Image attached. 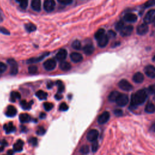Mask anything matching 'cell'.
Wrapping results in <instances>:
<instances>
[{
  "label": "cell",
  "instance_id": "6da1fadb",
  "mask_svg": "<svg viewBox=\"0 0 155 155\" xmlns=\"http://www.w3.org/2000/svg\"><path fill=\"white\" fill-rule=\"evenodd\" d=\"M147 91L145 89L140 90L135 93L133 94L131 97V102H130V108L132 109H136L137 105L144 104L147 98Z\"/></svg>",
  "mask_w": 155,
  "mask_h": 155
},
{
  "label": "cell",
  "instance_id": "7a4b0ae2",
  "mask_svg": "<svg viewBox=\"0 0 155 155\" xmlns=\"http://www.w3.org/2000/svg\"><path fill=\"white\" fill-rule=\"evenodd\" d=\"M7 63L10 66V74L15 76L18 72V66L17 62L13 59H9L7 60Z\"/></svg>",
  "mask_w": 155,
  "mask_h": 155
},
{
  "label": "cell",
  "instance_id": "3957f363",
  "mask_svg": "<svg viewBox=\"0 0 155 155\" xmlns=\"http://www.w3.org/2000/svg\"><path fill=\"white\" fill-rule=\"evenodd\" d=\"M155 21V10L151 9L146 13L144 18V21L145 24H149L154 22Z\"/></svg>",
  "mask_w": 155,
  "mask_h": 155
},
{
  "label": "cell",
  "instance_id": "277c9868",
  "mask_svg": "<svg viewBox=\"0 0 155 155\" xmlns=\"http://www.w3.org/2000/svg\"><path fill=\"white\" fill-rule=\"evenodd\" d=\"M119 88L124 91H130L133 89V86L126 79H122L118 83Z\"/></svg>",
  "mask_w": 155,
  "mask_h": 155
},
{
  "label": "cell",
  "instance_id": "5b68a950",
  "mask_svg": "<svg viewBox=\"0 0 155 155\" xmlns=\"http://www.w3.org/2000/svg\"><path fill=\"white\" fill-rule=\"evenodd\" d=\"M116 102L118 106L120 107H124L126 105L128 102V97L126 94H120L118 99L116 101Z\"/></svg>",
  "mask_w": 155,
  "mask_h": 155
},
{
  "label": "cell",
  "instance_id": "8992f818",
  "mask_svg": "<svg viewBox=\"0 0 155 155\" xmlns=\"http://www.w3.org/2000/svg\"><path fill=\"white\" fill-rule=\"evenodd\" d=\"M43 66L47 71H52L55 69L56 66V62L53 59H49L45 61L43 64Z\"/></svg>",
  "mask_w": 155,
  "mask_h": 155
},
{
  "label": "cell",
  "instance_id": "52a82bcc",
  "mask_svg": "<svg viewBox=\"0 0 155 155\" xmlns=\"http://www.w3.org/2000/svg\"><path fill=\"white\" fill-rule=\"evenodd\" d=\"M99 136V132L97 130L92 129L88 132L87 135V140L90 142H94L97 140Z\"/></svg>",
  "mask_w": 155,
  "mask_h": 155
},
{
  "label": "cell",
  "instance_id": "ba28073f",
  "mask_svg": "<svg viewBox=\"0 0 155 155\" xmlns=\"http://www.w3.org/2000/svg\"><path fill=\"white\" fill-rule=\"evenodd\" d=\"M55 7V0H46L44 4V8L48 12H52Z\"/></svg>",
  "mask_w": 155,
  "mask_h": 155
},
{
  "label": "cell",
  "instance_id": "9c48e42d",
  "mask_svg": "<svg viewBox=\"0 0 155 155\" xmlns=\"http://www.w3.org/2000/svg\"><path fill=\"white\" fill-rule=\"evenodd\" d=\"M145 75L150 78H155V67L152 65H148L144 69Z\"/></svg>",
  "mask_w": 155,
  "mask_h": 155
},
{
  "label": "cell",
  "instance_id": "30bf717a",
  "mask_svg": "<svg viewBox=\"0 0 155 155\" xmlns=\"http://www.w3.org/2000/svg\"><path fill=\"white\" fill-rule=\"evenodd\" d=\"M110 113L108 112H104L97 118V122L100 124H104L108 122L110 119Z\"/></svg>",
  "mask_w": 155,
  "mask_h": 155
},
{
  "label": "cell",
  "instance_id": "8fae6325",
  "mask_svg": "<svg viewBox=\"0 0 155 155\" xmlns=\"http://www.w3.org/2000/svg\"><path fill=\"white\" fill-rule=\"evenodd\" d=\"M137 34L140 35H144L149 32V27L147 24L144 23L138 26L136 29Z\"/></svg>",
  "mask_w": 155,
  "mask_h": 155
},
{
  "label": "cell",
  "instance_id": "7c38bea8",
  "mask_svg": "<svg viewBox=\"0 0 155 155\" xmlns=\"http://www.w3.org/2000/svg\"><path fill=\"white\" fill-rule=\"evenodd\" d=\"M133 31V27L132 26H124V28L120 31L121 35L122 36H128L132 34Z\"/></svg>",
  "mask_w": 155,
  "mask_h": 155
},
{
  "label": "cell",
  "instance_id": "4fadbf2b",
  "mask_svg": "<svg viewBox=\"0 0 155 155\" xmlns=\"http://www.w3.org/2000/svg\"><path fill=\"white\" fill-rule=\"evenodd\" d=\"M109 38L107 36V35L105 34L104 36L101 37L100 39H97V44L100 47H105L109 43Z\"/></svg>",
  "mask_w": 155,
  "mask_h": 155
},
{
  "label": "cell",
  "instance_id": "5bb4252c",
  "mask_svg": "<svg viewBox=\"0 0 155 155\" xmlns=\"http://www.w3.org/2000/svg\"><path fill=\"white\" fill-rule=\"evenodd\" d=\"M67 55V52L65 49H61L57 53L56 55V58L58 61L62 62L66 60Z\"/></svg>",
  "mask_w": 155,
  "mask_h": 155
},
{
  "label": "cell",
  "instance_id": "9a60e30c",
  "mask_svg": "<svg viewBox=\"0 0 155 155\" xmlns=\"http://www.w3.org/2000/svg\"><path fill=\"white\" fill-rule=\"evenodd\" d=\"M70 58L73 62H74L75 63L79 62L81 61H82L83 60V57L82 55L77 53V52H73L70 55Z\"/></svg>",
  "mask_w": 155,
  "mask_h": 155
},
{
  "label": "cell",
  "instance_id": "2e32d148",
  "mask_svg": "<svg viewBox=\"0 0 155 155\" xmlns=\"http://www.w3.org/2000/svg\"><path fill=\"white\" fill-rule=\"evenodd\" d=\"M124 19L125 21H126L127 22H135L137 21V17L136 15H135V13H126L124 17Z\"/></svg>",
  "mask_w": 155,
  "mask_h": 155
},
{
  "label": "cell",
  "instance_id": "e0dca14e",
  "mask_svg": "<svg viewBox=\"0 0 155 155\" xmlns=\"http://www.w3.org/2000/svg\"><path fill=\"white\" fill-rule=\"evenodd\" d=\"M17 110L13 105H9L7 108V111L6 112V115L9 117H13L17 115Z\"/></svg>",
  "mask_w": 155,
  "mask_h": 155
},
{
  "label": "cell",
  "instance_id": "ac0fdd59",
  "mask_svg": "<svg viewBox=\"0 0 155 155\" xmlns=\"http://www.w3.org/2000/svg\"><path fill=\"white\" fill-rule=\"evenodd\" d=\"M144 76L142 73L140 72L136 73L133 77V80L134 82L137 84L142 83L144 81Z\"/></svg>",
  "mask_w": 155,
  "mask_h": 155
},
{
  "label": "cell",
  "instance_id": "d6986e66",
  "mask_svg": "<svg viewBox=\"0 0 155 155\" xmlns=\"http://www.w3.org/2000/svg\"><path fill=\"white\" fill-rule=\"evenodd\" d=\"M83 50H84V52L86 55H90L93 53V52L95 50V48L92 44H86L84 47Z\"/></svg>",
  "mask_w": 155,
  "mask_h": 155
},
{
  "label": "cell",
  "instance_id": "ffe728a7",
  "mask_svg": "<svg viewBox=\"0 0 155 155\" xmlns=\"http://www.w3.org/2000/svg\"><path fill=\"white\" fill-rule=\"evenodd\" d=\"M24 142L22 140H18L13 145V149L15 151L20 152L23 150Z\"/></svg>",
  "mask_w": 155,
  "mask_h": 155
},
{
  "label": "cell",
  "instance_id": "44dd1931",
  "mask_svg": "<svg viewBox=\"0 0 155 155\" xmlns=\"http://www.w3.org/2000/svg\"><path fill=\"white\" fill-rule=\"evenodd\" d=\"M41 0H32L31 3L32 8L35 11L39 12L41 10Z\"/></svg>",
  "mask_w": 155,
  "mask_h": 155
},
{
  "label": "cell",
  "instance_id": "7402d4cb",
  "mask_svg": "<svg viewBox=\"0 0 155 155\" xmlns=\"http://www.w3.org/2000/svg\"><path fill=\"white\" fill-rule=\"evenodd\" d=\"M4 129L7 134H9L15 131V127L13 126L12 122H9L8 124H5L4 126Z\"/></svg>",
  "mask_w": 155,
  "mask_h": 155
},
{
  "label": "cell",
  "instance_id": "603a6c76",
  "mask_svg": "<svg viewBox=\"0 0 155 155\" xmlns=\"http://www.w3.org/2000/svg\"><path fill=\"white\" fill-rule=\"evenodd\" d=\"M19 119L21 123H26L31 120V118L27 113H22L19 116Z\"/></svg>",
  "mask_w": 155,
  "mask_h": 155
},
{
  "label": "cell",
  "instance_id": "cb8c5ba5",
  "mask_svg": "<svg viewBox=\"0 0 155 155\" xmlns=\"http://www.w3.org/2000/svg\"><path fill=\"white\" fill-rule=\"evenodd\" d=\"M120 94L121 93L117 91H113L109 96V100L111 102H116Z\"/></svg>",
  "mask_w": 155,
  "mask_h": 155
},
{
  "label": "cell",
  "instance_id": "d4e9b609",
  "mask_svg": "<svg viewBox=\"0 0 155 155\" xmlns=\"http://www.w3.org/2000/svg\"><path fill=\"white\" fill-rule=\"evenodd\" d=\"M145 111L147 113H153L155 112V105L152 102H149L146 105Z\"/></svg>",
  "mask_w": 155,
  "mask_h": 155
},
{
  "label": "cell",
  "instance_id": "484cf974",
  "mask_svg": "<svg viewBox=\"0 0 155 155\" xmlns=\"http://www.w3.org/2000/svg\"><path fill=\"white\" fill-rule=\"evenodd\" d=\"M48 54V53H46L43 55H41L39 57H38V58H30L29 60H27V63L28 64H32V63H36L38 62H39L40 61H41L43 60L45 57Z\"/></svg>",
  "mask_w": 155,
  "mask_h": 155
},
{
  "label": "cell",
  "instance_id": "4316f807",
  "mask_svg": "<svg viewBox=\"0 0 155 155\" xmlns=\"http://www.w3.org/2000/svg\"><path fill=\"white\" fill-rule=\"evenodd\" d=\"M60 68L62 71H69L71 69V65L66 61H62L60 64Z\"/></svg>",
  "mask_w": 155,
  "mask_h": 155
},
{
  "label": "cell",
  "instance_id": "83f0119b",
  "mask_svg": "<svg viewBox=\"0 0 155 155\" xmlns=\"http://www.w3.org/2000/svg\"><path fill=\"white\" fill-rule=\"evenodd\" d=\"M32 104H33V101H30L29 102H27L26 101H21L20 102V105H21V107L24 109V110H30Z\"/></svg>",
  "mask_w": 155,
  "mask_h": 155
},
{
  "label": "cell",
  "instance_id": "f1b7e54d",
  "mask_svg": "<svg viewBox=\"0 0 155 155\" xmlns=\"http://www.w3.org/2000/svg\"><path fill=\"white\" fill-rule=\"evenodd\" d=\"M36 96L40 100H45L47 97V93L43 90H38L36 93Z\"/></svg>",
  "mask_w": 155,
  "mask_h": 155
},
{
  "label": "cell",
  "instance_id": "f546056e",
  "mask_svg": "<svg viewBox=\"0 0 155 155\" xmlns=\"http://www.w3.org/2000/svg\"><path fill=\"white\" fill-rule=\"evenodd\" d=\"M21 98V95L19 92L13 91L11 93V101L12 102H15L17 100H20Z\"/></svg>",
  "mask_w": 155,
  "mask_h": 155
},
{
  "label": "cell",
  "instance_id": "4dcf8cb0",
  "mask_svg": "<svg viewBox=\"0 0 155 155\" xmlns=\"http://www.w3.org/2000/svg\"><path fill=\"white\" fill-rule=\"evenodd\" d=\"M56 84L58 86V92L59 93H62L65 89V87L62 81H57L56 82Z\"/></svg>",
  "mask_w": 155,
  "mask_h": 155
},
{
  "label": "cell",
  "instance_id": "1f68e13d",
  "mask_svg": "<svg viewBox=\"0 0 155 155\" xmlns=\"http://www.w3.org/2000/svg\"><path fill=\"white\" fill-rule=\"evenodd\" d=\"M25 28L26 29V30L29 32H34L36 30V27L34 25V24H26L25 25Z\"/></svg>",
  "mask_w": 155,
  "mask_h": 155
},
{
  "label": "cell",
  "instance_id": "d6a6232c",
  "mask_svg": "<svg viewBox=\"0 0 155 155\" xmlns=\"http://www.w3.org/2000/svg\"><path fill=\"white\" fill-rule=\"evenodd\" d=\"M104 35H105V30L102 29H100L95 33V37L97 40L98 39H100L101 37L104 36Z\"/></svg>",
  "mask_w": 155,
  "mask_h": 155
},
{
  "label": "cell",
  "instance_id": "836d02e7",
  "mask_svg": "<svg viewBox=\"0 0 155 155\" xmlns=\"http://www.w3.org/2000/svg\"><path fill=\"white\" fill-rule=\"evenodd\" d=\"M124 21H122V20H120L119 21H118L116 24V26H115V29L116 30L118 31H121L122 29L124 28Z\"/></svg>",
  "mask_w": 155,
  "mask_h": 155
},
{
  "label": "cell",
  "instance_id": "e575fe53",
  "mask_svg": "<svg viewBox=\"0 0 155 155\" xmlns=\"http://www.w3.org/2000/svg\"><path fill=\"white\" fill-rule=\"evenodd\" d=\"M89 151H90L89 147L88 145H84L81 147V148L79 150L81 153L84 154H88L89 153Z\"/></svg>",
  "mask_w": 155,
  "mask_h": 155
},
{
  "label": "cell",
  "instance_id": "d590c367",
  "mask_svg": "<svg viewBox=\"0 0 155 155\" xmlns=\"http://www.w3.org/2000/svg\"><path fill=\"white\" fill-rule=\"evenodd\" d=\"M29 73L31 75L36 74L38 72V67L35 66H30L29 67Z\"/></svg>",
  "mask_w": 155,
  "mask_h": 155
},
{
  "label": "cell",
  "instance_id": "8d00e7d4",
  "mask_svg": "<svg viewBox=\"0 0 155 155\" xmlns=\"http://www.w3.org/2000/svg\"><path fill=\"white\" fill-rule=\"evenodd\" d=\"M17 1L20 3L21 8H22L24 9H26L28 4V0H17Z\"/></svg>",
  "mask_w": 155,
  "mask_h": 155
},
{
  "label": "cell",
  "instance_id": "74e56055",
  "mask_svg": "<svg viewBox=\"0 0 155 155\" xmlns=\"http://www.w3.org/2000/svg\"><path fill=\"white\" fill-rule=\"evenodd\" d=\"M72 47L74 48V49L79 50L81 49V44L78 40H75V41H73V43H72Z\"/></svg>",
  "mask_w": 155,
  "mask_h": 155
},
{
  "label": "cell",
  "instance_id": "f35d334b",
  "mask_svg": "<svg viewBox=\"0 0 155 155\" xmlns=\"http://www.w3.org/2000/svg\"><path fill=\"white\" fill-rule=\"evenodd\" d=\"M53 104L52 103L48 102L44 103V108L47 112L53 109Z\"/></svg>",
  "mask_w": 155,
  "mask_h": 155
},
{
  "label": "cell",
  "instance_id": "ab89813d",
  "mask_svg": "<svg viewBox=\"0 0 155 155\" xmlns=\"http://www.w3.org/2000/svg\"><path fill=\"white\" fill-rule=\"evenodd\" d=\"M155 5V0H149L144 4L145 8H149L150 7L154 6Z\"/></svg>",
  "mask_w": 155,
  "mask_h": 155
},
{
  "label": "cell",
  "instance_id": "60d3db41",
  "mask_svg": "<svg viewBox=\"0 0 155 155\" xmlns=\"http://www.w3.org/2000/svg\"><path fill=\"white\" fill-rule=\"evenodd\" d=\"M98 147H99V144H98V142H97V141H95L93 142L92 145V150L93 153L96 152L97 150V149H98Z\"/></svg>",
  "mask_w": 155,
  "mask_h": 155
},
{
  "label": "cell",
  "instance_id": "b9f144b4",
  "mask_svg": "<svg viewBox=\"0 0 155 155\" xmlns=\"http://www.w3.org/2000/svg\"><path fill=\"white\" fill-rule=\"evenodd\" d=\"M68 109H69V106L67 105V104L66 103H65V102H62L60 106V111L66 112V111L68 110Z\"/></svg>",
  "mask_w": 155,
  "mask_h": 155
},
{
  "label": "cell",
  "instance_id": "7bdbcfd3",
  "mask_svg": "<svg viewBox=\"0 0 155 155\" xmlns=\"http://www.w3.org/2000/svg\"><path fill=\"white\" fill-rule=\"evenodd\" d=\"M147 91L148 93H150V95H155V86L152 85L150 86L148 89H147Z\"/></svg>",
  "mask_w": 155,
  "mask_h": 155
},
{
  "label": "cell",
  "instance_id": "ee69618b",
  "mask_svg": "<svg viewBox=\"0 0 155 155\" xmlns=\"http://www.w3.org/2000/svg\"><path fill=\"white\" fill-rule=\"evenodd\" d=\"M7 70V66L6 65L2 62H0V73H4Z\"/></svg>",
  "mask_w": 155,
  "mask_h": 155
},
{
  "label": "cell",
  "instance_id": "f6af8a7d",
  "mask_svg": "<svg viewBox=\"0 0 155 155\" xmlns=\"http://www.w3.org/2000/svg\"><path fill=\"white\" fill-rule=\"evenodd\" d=\"M45 133H46V130H45L43 127H39L38 128L37 131H36V133H37L38 135H40V136L44 135Z\"/></svg>",
  "mask_w": 155,
  "mask_h": 155
},
{
  "label": "cell",
  "instance_id": "bcb514c9",
  "mask_svg": "<svg viewBox=\"0 0 155 155\" xmlns=\"http://www.w3.org/2000/svg\"><path fill=\"white\" fill-rule=\"evenodd\" d=\"M107 35L109 38H115L116 36V34L115 32L113 30H109Z\"/></svg>",
  "mask_w": 155,
  "mask_h": 155
},
{
  "label": "cell",
  "instance_id": "7dc6e473",
  "mask_svg": "<svg viewBox=\"0 0 155 155\" xmlns=\"http://www.w3.org/2000/svg\"><path fill=\"white\" fill-rule=\"evenodd\" d=\"M0 32L4 35H10V32L6 28L3 27H0Z\"/></svg>",
  "mask_w": 155,
  "mask_h": 155
},
{
  "label": "cell",
  "instance_id": "c3c4849f",
  "mask_svg": "<svg viewBox=\"0 0 155 155\" xmlns=\"http://www.w3.org/2000/svg\"><path fill=\"white\" fill-rule=\"evenodd\" d=\"M58 2L64 5H68L72 3V0H58Z\"/></svg>",
  "mask_w": 155,
  "mask_h": 155
},
{
  "label": "cell",
  "instance_id": "681fc988",
  "mask_svg": "<svg viewBox=\"0 0 155 155\" xmlns=\"http://www.w3.org/2000/svg\"><path fill=\"white\" fill-rule=\"evenodd\" d=\"M30 143H31L32 145L36 146L38 145V140L36 137H32L30 139Z\"/></svg>",
  "mask_w": 155,
  "mask_h": 155
},
{
  "label": "cell",
  "instance_id": "f907efd6",
  "mask_svg": "<svg viewBox=\"0 0 155 155\" xmlns=\"http://www.w3.org/2000/svg\"><path fill=\"white\" fill-rule=\"evenodd\" d=\"M114 114L116 116H121L123 114V112L120 109H116L115 111H114Z\"/></svg>",
  "mask_w": 155,
  "mask_h": 155
},
{
  "label": "cell",
  "instance_id": "816d5d0a",
  "mask_svg": "<svg viewBox=\"0 0 155 155\" xmlns=\"http://www.w3.org/2000/svg\"><path fill=\"white\" fill-rule=\"evenodd\" d=\"M4 15L3 14V12L1 11V9H0V22H2L4 20Z\"/></svg>",
  "mask_w": 155,
  "mask_h": 155
},
{
  "label": "cell",
  "instance_id": "f5cc1de1",
  "mask_svg": "<svg viewBox=\"0 0 155 155\" xmlns=\"http://www.w3.org/2000/svg\"><path fill=\"white\" fill-rule=\"evenodd\" d=\"M55 98L57 100H60L62 98V95H61V93H58L56 94L55 95Z\"/></svg>",
  "mask_w": 155,
  "mask_h": 155
},
{
  "label": "cell",
  "instance_id": "db71d44e",
  "mask_svg": "<svg viewBox=\"0 0 155 155\" xmlns=\"http://www.w3.org/2000/svg\"><path fill=\"white\" fill-rule=\"evenodd\" d=\"M150 130L153 132H155V122L153 123V124L150 127Z\"/></svg>",
  "mask_w": 155,
  "mask_h": 155
},
{
  "label": "cell",
  "instance_id": "11a10c76",
  "mask_svg": "<svg viewBox=\"0 0 155 155\" xmlns=\"http://www.w3.org/2000/svg\"><path fill=\"white\" fill-rule=\"evenodd\" d=\"M53 86H54V83L53 82H49V83H48V84H47V87H48V88H52Z\"/></svg>",
  "mask_w": 155,
  "mask_h": 155
},
{
  "label": "cell",
  "instance_id": "9f6ffc18",
  "mask_svg": "<svg viewBox=\"0 0 155 155\" xmlns=\"http://www.w3.org/2000/svg\"><path fill=\"white\" fill-rule=\"evenodd\" d=\"M46 114L44 113H41V115L39 116V118L41 119H44L46 118Z\"/></svg>",
  "mask_w": 155,
  "mask_h": 155
},
{
  "label": "cell",
  "instance_id": "6f0895ef",
  "mask_svg": "<svg viewBox=\"0 0 155 155\" xmlns=\"http://www.w3.org/2000/svg\"><path fill=\"white\" fill-rule=\"evenodd\" d=\"M7 154L9 155H13V151L12 150H9L7 151Z\"/></svg>",
  "mask_w": 155,
  "mask_h": 155
},
{
  "label": "cell",
  "instance_id": "680465c9",
  "mask_svg": "<svg viewBox=\"0 0 155 155\" xmlns=\"http://www.w3.org/2000/svg\"><path fill=\"white\" fill-rule=\"evenodd\" d=\"M153 60L154 61H155V55L153 56Z\"/></svg>",
  "mask_w": 155,
  "mask_h": 155
},
{
  "label": "cell",
  "instance_id": "91938a15",
  "mask_svg": "<svg viewBox=\"0 0 155 155\" xmlns=\"http://www.w3.org/2000/svg\"><path fill=\"white\" fill-rule=\"evenodd\" d=\"M154 26L155 27V21H154Z\"/></svg>",
  "mask_w": 155,
  "mask_h": 155
},
{
  "label": "cell",
  "instance_id": "94428289",
  "mask_svg": "<svg viewBox=\"0 0 155 155\" xmlns=\"http://www.w3.org/2000/svg\"><path fill=\"white\" fill-rule=\"evenodd\" d=\"M154 100H155V95H154Z\"/></svg>",
  "mask_w": 155,
  "mask_h": 155
},
{
  "label": "cell",
  "instance_id": "6125c7cd",
  "mask_svg": "<svg viewBox=\"0 0 155 155\" xmlns=\"http://www.w3.org/2000/svg\"></svg>",
  "mask_w": 155,
  "mask_h": 155
}]
</instances>
